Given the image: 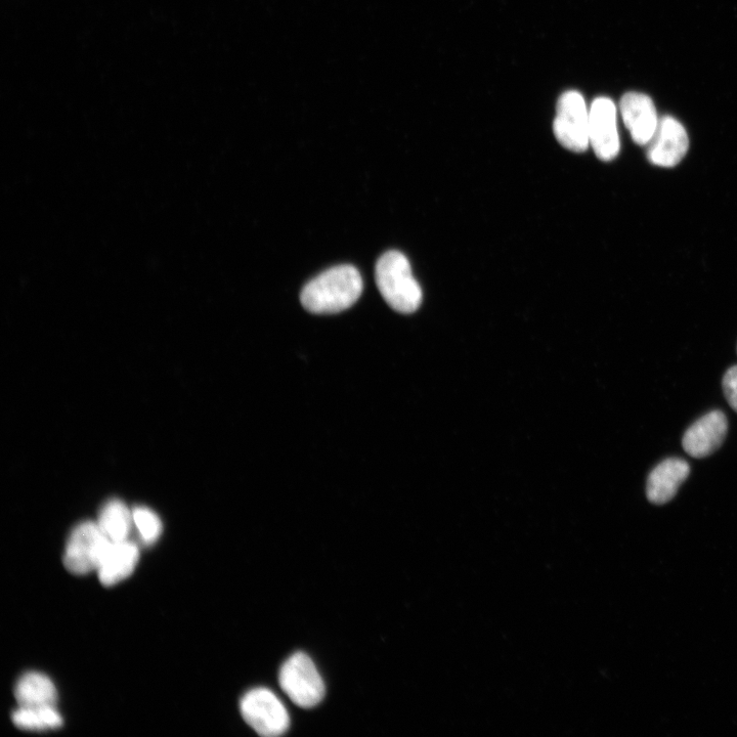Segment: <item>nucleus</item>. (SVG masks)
<instances>
[{
    "label": "nucleus",
    "instance_id": "14",
    "mask_svg": "<svg viewBox=\"0 0 737 737\" xmlns=\"http://www.w3.org/2000/svg\"><path fill=\"white\" fill-rule=\"evenodd\" d=\"M133 523V513L123 502L117 499H113L104 505L98 520L99 527L113 543L128 540Z\"/></svg>",
    "mask_w": 737,
    "mask_h": 737
},
{
    "label": "nucleus",
    "instance_id": "16",
    "mask_svg": "<svg viewBox=\"0 0 737 737\" xmlns=\"http://www.w3.org/2000/svg\"><path fill=\"white\" fill-rule=\"evenodd\" d=\"M133 517L143 541L148 545L155 543L162 533V523L158 515L149 508L137 507L133 511Z\"/></svg>",
    "mask_w": 737,
    "mask_h": 737
},
{
    "label": "nucleus",
    "instance_id": "4",
    "mask_svg": "<svg viewBox=\"0 0 737 737\" xmlns=\"http://www.w3.org/2000/svg\"><path fill=\"white\" fill-rule=\"evenodd\" d=\"M112 543L98 523H81L68 539L63 558L65 568L80 576L98 571Z\"/></svg>",
    "mask_w": 737,
    "mask_h": 737
},
{
    "label": "nucleus",
    "instance_id": "2",
    "mask_svg": "<svg viewBox=\"0 0 737 737\" xmlns=\"http://www.w3.org/2000/svg\"><path fill=\"white\" fill-rule=\"evenodd\" d=\"M377 287L387 305L401 314L415 313L422 303V290L408 258L392 250L384 253L375 270Z\"/></svg>",
    "mask_w": 737,
    "mask_h": 737
},
{
    "label": "nucleus",
    "instance_id": "6",
    "mask_svg": "<svg viewBox=\"0 0 737 737\" xmlns=\"http://www.w3.org/2000/svg\"><path fill=\"white\" fill-rule=\"evenodd\" d=\"M590 114L584 98L577 92L563 94L557 104L554 135L561 146L585 152L590 145Z\"/></svg>",
    "mask_w": 737,
    "mask_h": 737
},
{
    "label": "nucleus",
    "instance_id": "15",
    "mask_svg": "<svg viewBox=\"0 0 737 737\" xmlns=\"http://www.w3.org/2000/svg\"><path fill=\"white\" fill-rule=\"evenodd\" d=\"M12 720L18 728L27 731H46L63 725V718L56 707H20L13 713Z\"/></svg>",
    "mask_w": 737,
    "mask_h": 737
},
{
    "label": "nucleus",
    "instance_id": "10",
    "mask_svg": "<svg viewBox=\"0 0 737 737\" xmlns=\"http://www.w3.org/2000/svg\"><path fill=\"white\" fill-rule=\"evenodd\" d=\"M620 109L634 142L640 146L652 142L660 122L653 100L644 94L628 93L622 98Z\"/></svg>",
    "mask_w": 737,
    "mask_h": 737
},
{
    "label": "nucleus",
    "instance_id": "1",
    "mask_svg": "<svg viewBox=\"0 0 737 737\" xmlns=\"http://www.w3.org/2000/svg\"><path fill=\"white\" fill-rule=\"evenodd\" d=\"M363 287V279L355 267H334L303 288L300 295L301 305L312 314H337L355 305L362 295Z\"/></svg>",
    "mask_w": 737,
    "mask_h": 737
},
{
    "label": "nucleus",
    "instance_id": "11",
    "mask_svg": "<svg viewBox=\"0 0 737 737\" xmlns=\"http://www.w3.org/2000/svg\"><path fill=\"white\" fill-rule=\"evenodd\" d=\"M690 466L681 458H668L650 471L646 483V497L650 503L663 505L674 499L681 485L688 479Z\"/></svg>",
    "mask_w": 737,
    "mask_h": 737
},
{
    "label": "nucleus",
    "instance_id": "8",
    "mask_svg": "<svg viewBox=\"0 0 737 737\" xmlns=\"http://www.w3.org/2000/svg\"><path fill=\"white\" fill-rule=\"evenodd\" d=\"M728 433V420L720 410H714L685 431L682 447L692 458L703 459L714 454L724 443Z\"/></svg>",
    "mask_w": 737,
    "mask_h": 737
},
{
    "label": "nucleus",
    "instance_id": "13",
    "mask_svg": "<svg viewBox=\"0 0 737 737\" xmlns=\"http://www.w3.org/2000/svg\"><path fill=\"white\" fill-rule=\"evenodd\" d=\"M15 697L21 708L56 707L58 693L48 676L30 672L19 679Z\"/></svg>",
    "mask_w": 737,
    "mask_h": 737
},
{
    "label": "nucleus",
    "instance_id": "3",
    "mask_svg": "<svg viewBox=\"0 0 737 737\" xmlns=\"http://www.w3.org/2000/svg\"><path fill=\"white\" fill-rule=\"evenodd\" d=\"M279 682L298 707L311 709L325 697V684L312 659L303 653L291 656L282 666Z\"/></svg>",
    "mask_w": 737,
    "mask_h": 737
},
{
    "label": "nucleus",
    "instance_id": "5",
    "mask_svg": "<svg viewBox=\"0 0 737 737\" xmlns=\"http://www.w3.org/2000/svg\"><path fill=\"white\" fill-rule=\"evenodd\" d=\"M245 722L259 735L276 737L284 734L290 718L283 703L268 688H255L246 693L240 704Z\"/></svg>",
    "mask_w": 737,
    "mask_h": 737
},
{
    "label": "nucleus",
    "instance_id": "9",
    "mask_svg": "<svg viewBox=\"0 0 737 737\" xmlns=\"http://www.w3.org/2000/svg\"><path fill=\"white\" fill-rule=\"evenodd\" d=\"M647 158L661 167H674L685 157L689 140L683 125L666 116L659 122L655 137L649 144Z\"/></svg>",
    "mask_w": 737,
    "mask_h": 737
},
{
    "label": "nucleus",
    "instance_id": "7",
    "mask_svg": "<svg viewBox=\"0 0 737 737\" xmlns=\"http://www.w3.org/2000/svg\"><path fill=\"white\" fill-rule=\"evenodd\" d=\"M589 114L591 147L600 160H614L620 152L616 105L609 98H599L593 102Z\"/></svg>",
    "mask_w": 737,
    "mask_h": 737
},
{
    "label": "nucleus",
    "instance_id": "12",
    "mask_svg": "<svg viewBox=\"0 0 737 737\" xmlns=\"http://www.w3.org/2000/svg\"><path fill=\"white\" fill-rule=\"evenodd\" d=\"M140 558L138 546L128 540L112 543L98 570L101 583L114 586L134 573Z\"/></svg>",
    "mask_w": 737,
    "mask_h": 737
},
{
    "label": "nucleus",
    "instance_id": "17",
    "mask_svg": "<svg viewBox=\"0 0 737 737\" xmlns=\"http://www.w3.org/2000/svg\"><path fill=\"white\" fill-rule=\"evenodd\" d=\"M722 387L729 406L737 413V365L726 371L723 376Z\"/></svg>",
    "mask_w": 737,
    "mask_h": 737
}]
</instances>
